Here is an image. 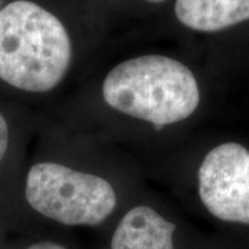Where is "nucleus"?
Listing matches in <instances>:
<instances>
[{"instance_id":"1","label":"nucleus","mask_w":249,"mask_h":249,"mask_svg":"<svg viewBox=\"0 0 249 249\" xmlns=\"http://www.w3.org/2000/svg\"><path fill=\"white\" fill-rule=\"evenodd\" d=\"M72 45L53 13L29 0L0 10V79L17 89L43 93L70 70Z\"/></svg>"},{"instance_id":"2","label":"nucleus","mask_w":249,"mask_h":249,"mask_svg":"<svg viewBox=\"0 0 249 249\" xmlns=\"http://www.w3.org/2000/svg\"><path fill=\"white\" fill-rule=\"evenodd\" d=\"M108 106L157 129L191 116L199 88L184 64L166 55H142L118 64L103 83Z\"/></svg>"},{"instance_id":"3","label":"nucleus","mask_w":249,"mask_h":249,"mask_svg":"<svg viewBox=\"0 0 249 249\" xmlns=\"http://www.w3.org/2000/svg\"><path fill=\"white\" fill-rule=\"evenodd\" d=\"M25 196L36 212L65 226H97L116 206L115 191L106 178L53 162L31 168Z\"/></svg>"},{"instance_id":"4","label":"nucleus","mask_w":249,"mask_h":249,"mask_svg":"<svg viewBox=\"0 0 249 249\" xmlns=\"http://www.w3.org/2000/svg\"><path fill=\"white\" fill-rule=\"evenodd\" d=\"M205 208L224 222L249 224V151L224 142L206 154L198 170Z\"/></svg>"},{"instance_id":"5","label":"nucleus","mask_w":249,"mask_h":249,"mask_svg":"<svg viewBox=\"0 0 249 249\" xmlns=\"http://www.w3.org/2000/svg\"><path fill=\"white\" fill-rule=\"evenodd\" d=\"M175 223L148 206H136L121 219L109 249H173Z\"/></svg>"},{"instance_id":"6","label":"nucleus","mask_w":249,"mask_h":249,"mask_svg":"<svg viewBox=\"0 0 249 249\" xmlns=\"http://www.w3.org/2000/svg\"><path fill=\"white\" fill-rule=\"evenodd\" d=\"M175 13L187 28L216 32L249 19V0H176Z\"/></svg>"},{"instance_id":"7","label":"nucleus","mask_w":249,"mask_h":249,"mask_svg":"<svg viewBox=\"0 0 249 249\" xmlns=\"http://www.w3.org/2000/svg\"><path fill=\"white\" fill-rule=\"evenodd\" d=\"M9 145V126L4 116L0 114V162L4 158Z\"/></svg>"},{"instance_id":"8","label":"nucleus","mask_w":249,"mask_h":249,"mask_svg":"<svg viewBox=\"0 0 249 249\" xmlns=\"http://www.w3.org/2000/svg\"><path fill=\"white\" fill-rule=\"evenodd\" d=\"M27 249H67V248H64L62 245H58V244H55V242L43 241V242H37V244H34V245H31V247Z\"/></svg>"},{"instance_id":"9","label":"nucleus","mask_w":249,"mask_h":249,"mask_svg":"<svg viewBox=\"0 0 249 249\" xmlns=\"http://www.w3.org/2000/svg\"><path fill=\"white\" fill-rule=\"evenodd\" d=\"M145 1H150V3H160V1H165V0H145Z\"/></svg>"},{"instance_id":"10","label":"nucleus","mask_w":249,"mask_h":249,"mask_svg":"<svg viewBox=\"0 0 249 249\" xmlns=\"http://www.w3.org/2000/svg\"><path fill=\"white\" fill-rule=\"evenodd\" d=\"M1 3H3V0H0V10H1Z\"/></svg>"}]
</instances>
